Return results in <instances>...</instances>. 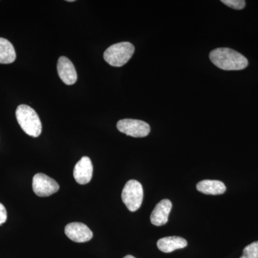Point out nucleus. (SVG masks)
I'll return each instance as SVG.
<instances>
[{"instance_id": "obj_4", "label": "nucleus", "mask_w": 258, "mask_h": 258, "mask_svg": "<svg viewBox=\"0 0 258 258\" xmlns=\"http://www.w3.org/2000/svg\"><path fill=\"white\" fill-rule=\"evenodd\" d=\"M122 201L131 212H136L142 206L144 190L142 184L137 180H129L121 194Z\"/></svg>"}, {"instance_id": "obj_12", "label": "nucleus", "mask_w": 258, "mask_h": 258, "mask_svg": "<svg viewBox=\"0 0 258 258\" xmlns=\"http://www.w3.org/2000/svg\"><path fill=\"white\" fill-rule=\"evenodd\" d=\"M197 189L205 195H222L226 191V186L218 180H203L197 184Z\"/></svg>"}, {"instance_id": "obj_6", "label": "nucleus", "mask_w": 258, "mask_h": 258, "mask_svg": "<svg viewBox=\"0 0 258 258\" xmlns=\"http://www.w3.org/2000/svg\"><path fill=\"white\" fill-rule=\"evenodd\" d=\"M60 186L55 180L46 174L38 173L32 179V189L35 195L41 198L49 197L58 191Z\"/></svg>"}, {"instance_id": "obj_5", "label": "nucleus", "mask_w": 258, "mask_h": 258, "mask_svg": "<svg viewBox=\"0 0 258 258\" xmlns=\"http://www.w3.org/2000/svg\"><path fill=\"white\" fill-rule=\"evenodd\" d=\"M117 128L121 133L135 138L146 137L151 132L150 125L145 121L130 118L120 120L117 123Z\"/></svg>"}, {"instance_id": "obj_7", "label": "nucleus", "mask_w": 258, "mask_h": 258, "mask_svg": "<svg viewBox=\"0 0 258 258\" xmlns=\"http://www.w3.org/2000/svg\"><path fill=\"white\" fill-rule=\"evenodd\" d=\"M64 233L70 240L76 242H88L93 238L92 231L81 222H72L66 225Z\"/></svg>"}, {"instance_id": "obj_11", "label": "nucleus", "mask_w": 258, "mask_h": 258, "mask_svg": "<svg viewBox=\"0 0 258 258\" xmlns=\"http://www.w3.org/2000/svg\"><path fill=\"white\" fill-rule=\"evenodd\" d=\"M187 242L185 239L177 236L163 237L157 242V247L161 252L169 253L176 249H182L186 247Z\"/></svg>"}, {"instance_id": "obj_18", "label": "nucleus", "mask_w": 258, "mask_h": 258, "mask_svg": "<svg viewBox=\"0 0 258 258\" xmlns=\"http://www.w3.org/2000/svg\"><path fill=\"white\" fill-rule=\"evenodd\" d=\"M67 2H69V3H74L75 0H67Z\"/></svg>"}, {"instance_id": "obj_13", "label": "nucleus", "mask_w": 258, "mask_h": 258, "mask_svg": "<svg viewBox=\"0 0 258 258\" xmlns=\"http://www.w3.org/2000/svg\"><path fill=\"white\" fill-rule=\"evenodd\" d=\"M16 52L13 44L7 39L0 37V64H10L15 62Z\"/></svg>"}, {"instance_id": "obj_1", "label": "nucleus", "mask_w": 258, "mask_h": 258, "mask_svg": "<svg viewBox=\"0 0 258 258\" xmlns=\"http://www.w3.org/2000/svg\"><path fill=\"white\" fill-rule=\"evenodd\" d=\"M210 59L212 63L224 71H241L248 66V60L243 55L227 47L211 51Z\"/></svg>"}, {"instance_id": "obj_2", "label": "nucleus", "mask_w": 258, "mask_h": 258, "mask_svg": "<svg viewBox=\"0 0 258 258\" xmlns=\"http://www.w3.org/2000/svg\"><path fill=\"white\" fill-rule=\"evenodd\" d=\"M15 114L19 125L28 135L38 137L41 134V121L33 108L28 105H20Z\"/></svg>"}, {"instance_id": "obj_9", "label": "nucleus", "mask_w": 258, "mask_h": 258, "mask_svg": "<svg viewBox=\"0 0 258 258\" xmlns=\"http://www.w3.org/2000/svg\"><path fill=\"white\" fill-rule=\"evenodd\" d=\"M93 170V164L91 159L88 157H83L75 166L74 179L80 184H88L92 179Z\"/></svg>"}, {"instance_id": "obj_10", "label": "nucleus", "mask_w": 258, "mask_h": 258, "mask_svg": "<svg viewBox=\"0 0 258 258\" xmlns=\"http://www.w3.org/2000/svg\"><path fill=\"white\" fill-rule=\"evenodd\" d=\"M172 208V203L169 200H161L157 204L151 215V222L155 226H162L168 222L169 213Z\"/></svg>"}, {"instance_id": "obj_3", "label": "nucleus", "mask_w": 258, "mask_h": 258, "mask_svg": "<svg viewBox=\"0 0 258 258\" xmlns=\"http://www.w3.org/2000/svg\"><path fill=\"white\" fill-rule=\"evenodd\" d=\"M135 47L131 42H122L112 45L103 53L105 61L113 67H122L132 58Z\"/></svg>"}, {"instance_id": "obj_15", "label": "nucleus", "mask_w": 258, "mask_h": 258, "mask_svg": "<svg viewBox=\"0 0 258 258\" xmlns=\"http://www.w3.org/2000/svg\"><path fill=\"white\" fill-rule=\"evenodd\" d=\"M221 2L229 8L239 10L244 9L246 5L244 0H222Z\"/></svg>"}, {"instance_id": "obj_14", "label": "nucleus", "mask_w": 258, "mask_h": 258, "mask_svg": "<svg viewBox=\"0 0 258 258\" xmlns=\"http://www.w3.org/2000/svg\"><path fill=\"white\" fill-rule=\"evenodd\" d=\"M240 258H258V241L246 246Z\"/></svg>"}, {"instance_id": "obj_8", "label": "nucleus", "mask_w": 258, "mask_h": 258, "mask_svg": "<svg viewBox=\"0 0 258 258\" xmlns=\"http://www.w3.org/2000/svg\"><path fill=\"white\" fill-rule=\"evenodd\" d=\"M57 74L64 84L74 85L77 81L78 76L74 64L68 57L62 56L57 64Z\"/></svg>"}, {"instance_id": "obj_16", "label": "nucleus", "mask_w": 258, "mask_h": 258, "mask_svg": "<svg viewBox=\"0 0 258 258\" xmlns=\"http://www.w3.org/2000/svg\"><path fill=\"white\" fill-rule=\"evenodd\" d=\"M7 218H8V214H7L6 209L3 204L0 203V225L6 222Z\"/></svg>"}, {"instance_id": "obj_17", "label": "nucleus", "mask_w": 258, "mask_h": 258, "mask_svg": "<svg viewBox=\"0 0 258 258\" xmlns=\"http://www.w3.org/2000/svg\"><path fill=\"white\" fill-rule=\"evenodd\" d=\"M123 258H136V257H134V256H132V255H126V256H125V257Z\"/></svg>"}]
</instances>
